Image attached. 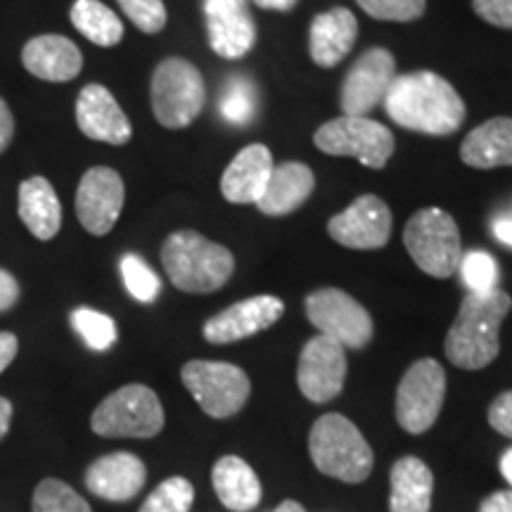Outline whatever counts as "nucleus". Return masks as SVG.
<instances>
[{"instance_id": "f257e3e1", "label": "nucleus", "mask_w": 512, "mask_h": 512, "mask_svg": "<svg viewBox=\"0 0 512 512\" xmlns=\"http://www.w3.org/2000/svg\"><path fill=\"white\" fill-rule=\"evenodd\" d=\"M382 102L394 124L427 136H451L465 121V102L456 88L425 69L396 74Z\"/></svg>"}, {"instance_id": "f03ea898", "label": "nucleus", "mask_w": 512, "mask_h": 512, "mask_svg": "<svg viewBox=\"0 0 512 512\" xmlns=\"http://www.w3.org/2000/svg\"><path fill=\"white\" fill-rule=\"evenodd\" d=\"M512 309V297L503 290L470 294L446 335V358L456 368L482 370L501 351V325Z\"/></svg>"}, {"instance_id": "7ed1b4c3", "label": "nucleus", "mask_w": 512, "mask_h": 512, "mask_svg": "<svg viewBox=\"0 0 512 512\" xmlns=\"http://www.w3.org/2000/svg\"><path fill=\"white\" fill-rule=\"evenodd\" d=\"M162 266L178 290L209 294L228 283L235 271V259L230 249L195 230H178L164 242Z\"/></svg>"}, {"instance_id": "20e7f679", "label": "nucleus", "mask_w": 512, "mask_h": 512, "mask_svg": "<svg viewBox=\"0 0 512 512\" xmlns=\"http://www.w3.org/2000/svg\"><path fill=\"white\" fill-rule=\"evenodd\" d=\"M309 453L318 472L347 484L366 482L373 472V448L342 413L320 415L309 434Z\"/></svg>"}, {"instance_id": "39448f33", "label": "nucleus", "mask_w": 512, "mask_h": 512, "mask_svg": "<svg viewBox=\"0 0 512 512\" xmlns=\"http://www.w3.org/2000/svg\"><path fill=\"white\" fill-rule=\"evenodd\" d=\"M403 245L422 273L441 280L458 273L463 245L460 230L448 211L427 207L413 214L403 230Z\"/></svg>"}, {"instance_id": "423d86ee", "label": "nucleus", "mask_w": 512, "mask_h": 512, "mask_svg": "<svg viewBox=\"0 0 512 512\" xmlns=\"http://www.w3.org/2000/svg\"><path fill=\"white\" fill-rule=\"evenodd\" d=\"M91 430L107 439L157 437L164 430L162 401L145 384H126L95 408Z\"/></svg>"}, {"instance_id": "0eeeda50", "label": "nucleus", "mask_w": 512, "mask_h": 512, "mask_svg": "<svg viewBox=\"0 0 512 512\" xmlns=\"http://www.w3.org/2000/svg\"><path fill=\"white\" fill-rule=\"evenodd\" d=\"M152 112L164 128H185L200 117L207 88L200 69L183 57H169L152 74Z\"/></svg>"}, {"instance_id": "6e6552de", "label": "nucleus", "mask_w": 512, "mask_h": 512, "mask_svg": "<svg viewBox=\"0 0 512 512\" xmlns=\"http://www.w3.org/2000/svg\"><path fill=\"white\" fill-rule=\"evenodd\" d=\"M181 380L202 411L216 420L238 415L252 392L247 373L233 363L190 361L181 370Z\"/></svg>"}, {"instance_id": "1a4fd4ad", "label": "nucleus", "mask_w": 512, "mask_h": 512, "mask_svg": "<svg viewBox=\"0 0 512 512\" xmlns=\"http://www.w3.org/2000/svg\"><path fill=\"white\" fill-rule=\"evenodd\" d=\"M320 152L332 157H356L368 169H382L394 155V133L368 117H339L323 124L313 136Z\"/></svg>"}, {"instance_id": "9d476101", "label": "nucleus", "mask_w": 512, "mask_h": 512, "mask_svg": "<svg viewBox=\"0 0 512 512\" xmlns=\"http://www.w3.org/2000/svg\"><path fill=\"white\" fill-rule=\"evenodd\" d=\"M446 394V373L434 358H420L396 389V420L408 434H425L437 422Z\"/></svg>"}, {"instance_id": "9b49d317", "label": "nucleus", "mask_w": 512, "mask_h": 512, "mask_svg": "<svg viewBox=\"0 0 512 512\" xmlns=\"http://www.w3.org/2000/svg\"><path fill=\"white\" fill-rule=\"evenodd\" d=\"M306 316L320 335L335 339L344 349H363L373 339V318L354 297L335 287L311 292L306 297Z\"/></svg>"}, {"instance_id": "f8f14e48", "label": "nucleus", "mask_w": 512, "mask_h": 512, "mask_svg": "<svg viewBox=\"0 0 512 512\" xmlns=\"http://www.w3.org/2000/svg\"><path fill=\"white\" fill-rule=\"evenodd\" d=\"M347 349L335 339L318 335L304 344L297 366V382L311 403L337 399L347 380Z\"/></svg>"}, {"instance_id": "ddd939ff", "label": "nucleus", "mask_w": 512, "mask_h": 512, "mask_svg": "<svg viewBox=\"0 0 512 512\" xmlns=\"http://www.w3.org/2000/svg\"><path fill=\"white\" fill-rule=\"evenodd\" d=\"M124 181L110 166H93L76 190V216L91 235H107L117 226L124 209Z\"/></svg>"}, {"instance_id": "4468645a", "label": "nucleus", "mask_w": 512, "mask_h": 512, "mask_svg": "<svg viewBox=\"0 0 512 512\" xmlns=\"http://www.w3.org/2000/svg\"><path fill=\"white\" fill-rule=\"evenodd\" d=\"M396 79V60L389 50L370 48L358 57L342 86V110L347 117H366Z\"/></svg>"}, {"instance_id": "2eb2a0df", "label": "nucleus", "mask_w": 512, "mask_h": 512, "mask_svg": "<svg viewBox=\"0 0 512 512\" xmlns=\"http://www.w3.org/2000/svg\"><path fill=\"white\" fill-rule=\"evenodd\" d=\"M330 238L349 249H380L392 235V211L377 195H363L328 221Z\"/></svg>"}, {"instance_id": "dca6fc26", "label": "nucleus", "mask_w": 512, "mask_h": 512, "mask_svg": "<svg viewBox=\"0 0 512 512\" xmlns=\"http://www.w3.org/2000/svg\"><path fill=\"white\" fill-rule=\"evenodd\" d=\"M285 313V304L273 294H259V297L242 299V302L228 306L226 311L211 316L204 323L202 335L211 344L240 342L252 335H259L278 323Z\"/></svg>"}, {"instance_id": "f3484780", "label": "nucleus", "mask_w": 512, "mask_h": 512, "mask_svg": "<svg viewBox=\"0 0 512 512\" xmlns=\"http://www.w3.org/2000/svg\"><path fill=\"white\" fill-rule=\"evenodd\" d=\"M209 46L226 60H240L256 43L254 19L247 0H204Z\"/></svg>"}, {"instance_id": "a211bd4d", "label": "nucleus", "mask_w": 512, "mask_h": 512, "mask_svg": "<svg viewBox=\"0 0 512 512\" xmlns=\"http://www.w3.org/2000/svg\"><path fill=\"white\" fill-rule=\"evenodd\" d=\"M76 124L83 136L107 145H126L133 136L131 121L114 95L100 83H88L76 98Z\"/></svg>"}, {"instance_id": "6ab92c4d", "label": "nucleus", "mask_w": 512, "mask_h": 512, "mask_svg": "<svg viewBox=\"0 0 512 512\" xmlns=\"http://www.w3.org/2000/svg\"><path fill=\"white\" fill-rule=\"evenodd\" d=\"M145 479V463L128 451L102 456L86 470L88 491L114 503H124L136 498L138 491L145 486Z\"/></svg>"}, {"instance_id": "aec40b11", "label": "nucleus", "mask_w": 512, "mask_h": 512, "mask_svg": "<svg viewBox=\"0 0 512 512\" xmlns=\"http://www.w3.org/2000/svg\"><path fill=\"white\" fill-rule=\"evenodd\" d=\"M273 155L266 145L252 143L235 155L223 171L221 192L233 204H256L264 195L268 178L273 174Z\"/></svg>"}, {"instance_id": "412c9836", "label": "nucleus", "mask_w": 512, "mask_h": 512, "mask_svg": "<svg viewBox=\"0 0 512 512\" xmlns=\"http://www.w3.org/2000/svg\"><path fill=\"white\" fill-rule=\"evenodd\" d=\"M22 62L31 76L50 83L72 81L81 74L83 55L74 41L60 34L31 38L22 50Z\"/></svg>"}, {"instance_id": "4be33fe9", "label": "nucleus", "mask_w": 512, "mask_h": 512, "mask_svg": "<svg viewBox=\"0 0 512 512\" xmlns=\"http://www.w3.org/2000/svg\"><path fill=\"white\" fill-rule=\"evenodd\" d=\"M358 36V22L354 12L347 8H335L320 15L311 22L309 50L311 60L318 67H337L354 48Z\"/></svg>"}, {"instance_id": "5701e85b", "label": "nucleus", "mask_w": 512, "mask_h": 512, "mask_svg": "<svg viewBox=\"0 0 512 512\" xmlns=\"http://www.w3.org/2000/svg\"><path fill=\"white\" fill-rule=\"evenodd\" d=\"M17 211L29 233L41 242L53 240L60 233L62 204L48 178L31 176L19 185Z\"/></svg>"}, {"instance_id": "b1692460", "label": "nucleus", "mask_w": 512, "mask_h": 512, "mask_svg": "<svg viewBox=\"0 0 512 512\" xmlns=\"http://www.w3.org/2000/svg\"><path fill=\"white\" fill-rule=\"evenodd\" d=\"M316 188V176L309 166L302 162H285L273 166V174L268 178L264 195L256 202V207L266 216H285L299 209L309 200Z\"/></svg>"}, {"instance_id": "393cba45", "label": "nucleus", "mask_w": 512, "mask_h": 512, "mask_svg": "<svg viewBox=\"0 0 512 512\" xmlns=\"http://www.w3.org/2000/svg\"><path fill=\"white\" fill-rule=\"evenodd\" d=\"M460 159L472 169L512 166V119H489L467 133L460 145Z\"/></svg>"}, {"instance_id": "a878e982", "label": "nucleus", "mask_w": 512, "mask_h": 512, "mask_svg": "<svg viewBox=\"0 0 512 512\" xmlns=\"http://www.w3.org/2000/svg\"><path fill=\"white\" fill-rule=\"evenodd\" d=\"M392 496H389V512H430L434 475L415 456H403L389 472Z\"/></svg>"}, {"instance_id": "bb28decb", "label": "nucleus", "mask_w": 512, "mask_h": 512, "mask_svg": "<svg viewBox=\"0 0 512 512\" xmlns=\"http://www.w3.org/2000/svg\"><path fill=\"white\" fill-rule=\"evenodd\" d=\"M211 484H214L219 501L233 512H249L261 503V482L238 456H223L216 460L214 470H211Z\"/></svg>"}, {"instance_id": "cd10ccee", "label": "nucleus", "mask_w": 512, "mask_h": 512, "mask_svg": "<svg viewBox=\"0 0 512 512\" xmlns=\"http://www.w3.org/2000/svg\"><path fill=\"white\" fill-rule=\"evenodd\" d=\"M72 24L88 41L100 48H112L124 38V24L117 12L107 8L100 0H76L72 5Z\"/></svg>"}, {"instance_id": "c85d7f7f", "label": "nucleus", "mask_w": 512, "mask_h": 512, "mask_svg": "<svg viewBox=\"0 0 512 512\" xmlns=\"http://www.w3.org/2000/svg\"><path fill=\"white\" fill-rule=\"evenodd\" d=\"M221 114L230 124L245 126L256 117V88L247 76H233L221 93Z\"/></svg>"}, {"instance_id": "c756f323", "label": "nucleus", "mask_w": 512, "mask_h": 512, "mask_svg": "<svg viewBox=\"0 0 512 512\" xmlns=\"http://www.w3.org/2000/svg\"><path fill=\"white\" fill-rule=\"evenodd\" d=\"M195 486L185 477H169L145 498L138 512H190Z\"/></svg>"}, {"instance_id": "7c9ffc66", "label": "nucleus", "mask_w": 512, "mask_h": 512, "mask_svg": "<svg viewBox=\"0 0 512 512\" xmlns=\"http://www.w3.org/2000/svg\"><path fill=\"white\" fill-rule=\"evenodd\" d=\"M458 273L470 294H486L498 290V275H501V271H498L496 259L491 254L477 252V249L463 254Z\"/></svg>"}, {"instance_id": "2f4dec72", "label": "nucleus", "mask_w": 512, "mask_h": 512, "mask_svg": "<svg viewBox=\"0 0 512 512\" xmlns=\"http://www.w3.org/2000/svg\"><path fill=\"white\" fill-rule=\"evenodd\" d=\"M34 512H93L69 484L43 479L34 491Z\"/></svg>"}, {"instance_id": "473e14b6", "label": "nucleus", "mask_w": 512, "mask_h": 512, "mask_svg": "<svg viewBox=\"0 0 512 512\" xmlns=\"http://www.w3.org/2000/svg\"><path fill=\"white\" fill-rule=\"evenodd\" d=\"M74 330L93 351H107L117 342V325L107 313L93 309H76L72 313Z\"/></svg>"}, {"instance_id": "72a5a7b5", "label": "nucleus", "mask_w": 512, "mask_h": 512, "mask_svg": "<svg viewBox=\"0 0 512 512\" xmlns=\"http://www.w3.org/2000/svg\"><path fill=\"white\" fill-rule=\"evenodd\" d=\"M119 268H121V278H124L126 290L131 292L133 299H138V302L143 304L155 302L159 290H162V283H159L157 273L152 271L140 256L126 254L124 259H121Z\"/></svg>"}, {"instance_id": "f704fd0d", "label": "nucleus", "mask_w": 512, "mask_h": 512, "mask_svg": "<svg viewBox=\"0 0 512 512\" xmlns=\"http://www.w3.org/2000/svg\"><path fill=\"white\" fill-rule=\"evenodd\" d=\"M361 10L382 22H413L425 15L427 0H356Z\"/></svg>"}, {"instance_id": "c9c22d12", "label": "nucleus", "mask_w": 512, "mask_h": 512, "mask_svg": "<svg viewBox=\"0 0 512 512\" xmlns=\"http://www.w3.org/2000/svg\"><path fill=\"white\" fill-rule=\"evenodd\" d=\"M126 17L145 34H157L166 24V8L162 0H117Z\"/></svg>"}, {"instance_id": "e433bc0d", "label": "nucleus", "mask_w": 512, "mask_h": 512, "mask_svg": "<svg viewBox=\"0 0 512 512\" xmlns=\"http://www.w3.org/2000/svg\"><path fill=\"white\" fill-rule=\"evenodd\" d=\"M477 17L498 29H512V0H472Z\"/></svg>"}, {"instance_id": "4c0bfd02", "label": "nucleus", "mask_w": 512, "mask_h": 512, "mask_svg": "<svg viewBox=\"0 0 512 512\" xmlns=\"http://www.w3.org/2000/svg\"><path fill=\"white\" fill-rule=\"evenodd\" d=\"M489 425L498 434L512 439V389L510 392L498 394L494 403L489 406Z\"/></svg>"}, {"instance_id": "58836bf2", "label": "nucleus", "mask_w": 512, "mask_h": 512, "mask_svg": "<svg viewBox=\"0 0 512 512\" xmlns=\"http://www.w3.org/2000/svg\"><path fill=\"white\" fill-rule=\"evenodd\" d=\"M19 302V283L12 273L0 268V313L10 311Z\"/></svg>"}, {"instance_id": "ea45409f", "label": "nucleus", "mask_w": 512, "mask_h": 512, "mask_svg": "<svg viewBox=\"0 0 512 512\" xmlns=\"http://www.w3.org/2000/svg\"><path fill=\"white\" fill-rule=\"evenodd\" d=\"M12 136H15V117H12L8 102L0 98V155L8 150Z\"/></svg>"}, {"instance_id": "a19ab883", "label": "nucleus", "mask_w": 512, "mask_h": 512, "mask_svg": "<svg viewBox=\"0 0 512 512\" xmlns=\"http://www.w3.org/2000/svg\"><path fill=\"white\" fill-rule=\"evenodd\" d=\"M479 512H512V489L510 491H494L491 496H486Z\"/></svg>"}, {"instance_id": "79ce46f5", "label": "nucleus", "mask_w": 512, "mask_h": 512, "mask_svg": "<svg viewBox=\"0 0 512 512\" xmlns=\"http://www.w3.org/2000/svg\"><path fill=\"white\" fill-rule=\"evenodd\" d=\"M17 349H19L17 337L12 335V332H0V373L15 361Z\"/></svg>"}, {"instance_id": "37998d69", "label": "nucleus", "mask_w": 512, "mask_h": 512, "mask_svg": "<svg viewBox=\"0 0 512 512\" xmlns=\"http://www.w3.org/2000/svg\"><path fill=\"white\" fill-rule=\"evenodd\" d=\"M494 235L503 245L512 247V216H498L494 221Z\"/></svg>"}, {"instance_id": "c03bdc74", "label": "nucleus", "mask_w": 512, "mask_h": 512, "mask_svg": "<svg viewBox=\"0 0 512 512\" xmlns=\"http://www.w3.org/2000/svg\"><path fill=\"white\" fill-rule=\"evenodd\" d=\"M10 422H12V403L5 399V396H0V439L8 434Z\"/></svg>"}, {"instance_id": "a18cd8bd", "label": "nucleus", "mask_w": 512, "mask_h": 512, "mask_svg": "<svg viewBox=\"0 0 512 512\" xmlns=\"http://www.w3.org/2000/svg\"><path fill=\"white\" fill-rule=\"evenodd\" d=\"M259 8L264 10H275V12H287L297 5V0H254Z\"/></svg>"}, {"instance_id": "49530a36", "label": "nucleus", "mask_w": 512, "mask_h": 512, "mask_svg": "<svg viewBox=\"0 0 512 512\" xmlns=\"http://www.w3.org/2000/svg\"><path fill=\"white\" fill-rule=\"evenodd\" d=\"M501 472H503L505 482L512 486V446L501 456Z\"/></svg>"}, {"instance_id": "de8ad7c7", "label": "nucleus", "mask_w": 512, "mask_h": 512, "mask_svg": "<svg viewBox=\"0 0 512 512\" xmlns=\"http://www.w3.org/2000/svg\"><path fill=\"white\" fill-rule=\"evenodd\" d=\"M273 512H306V510L297 501H285V503H280Z\"/></svg>"}]
</instances>
